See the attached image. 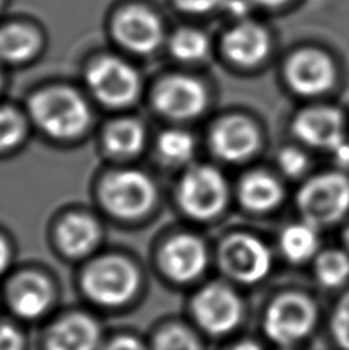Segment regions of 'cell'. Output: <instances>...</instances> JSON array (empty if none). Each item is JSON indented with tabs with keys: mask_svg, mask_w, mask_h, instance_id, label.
Instances as JSON below:
<instances>
[{
	"mask_svg": "<svg viewBox=\"0 0 349 350\" xmlns=\"http://www.w3.org/2000/svg\"><path fill=\"white\" fill-rule=\"evenodd\" d=\"M170 48L179 60L196 62L202 60L208 54L209 42L201 31L180 29L171 37Z\"/></svg>",
	"mask_w": 349,
	"mask_h": 350,
	"instance_id": "cell-26",
	"label": "cell"
},
{
	"mask_svg": "<svg viewBox=\"0 0 349 350\" xmlns=\"http://www.w3.org/2000/svg\"><path fill=\"white\" fill-rule=\"evenodd\" d=\"M294 133L309 146L335 151L344 145V118L337 109L311 108L297 116Z\"/></svg>",
	"mask_w": 349,
	"mask_h": 350,
	"instance_id": "cell-16",
	"label": "cell"
},
{
	"mask_svg": "<svg viewBox=\"0 0 349 350\" xmlns=\"http://www.w3.org/2000/svg\"><path fill=\"white\" fill-rule=\"evenodd\" d=\"M225 51L229 59L243 66L259 64L268 53V34L255 23H240L225 37Z\"/></svg>",
	"mask_w": 349,
	"mask_h": 350,
	"instance_id": "cell-19",
	"label": "cell"
},
{
	"mask_svg": "<svg viewBox=\"0 0 349 350\" xmlns=\"http://www.w3.org/2000/svg\"><path fill=\"white\" fill-rule=\"evenodd\" d=\"M102 350H148L146 346L143 345L140 340L134 338V336H117L109 342H107Z\"/></svg>",
	"mask_w": 349,
	"mask_h": 350,
	"instance_id": "cell-33",
	"label": "cell"
},
{
	"mask_svg": "<svg viewBox=\"0 0 349 350\" xmlns=\"http://www.w3.org/2000/svg\"><path fill=\"white\" fill-rule=\"evenodd\" d=\"M101 346L102 329L86 314L62 317L45 335L47 350H99Z\"/></svg>",
	"mask_w": 349,
	"mask_h": 350,
	"instance_id": "cell-15",
	"label": "cell"
},
{
	"mask_svg": "<svg viewBox=\"0 0 349 350\" xmlns=\"http://www.w3.org/2000/svg\"><path fill=\"white\" fill-rule=\"evenodd\" d=\"M335 155H337V160L341 166H349V148L345 145H341L339 149H335Z\"/></svg>",
	"mask_w": 349,
	"mask_h": 350,
	"instance_id": "cell-36",
	"label": "cell"
},
{
	"mask_svg": "<svg viewBox=\"0 0 349 350\" xmlns=\"http://www.w3.org/2000/svg\"><path fill=\"white\" fill-rule=\"evenodd\" d=\"M254 2L259 5H263V6H279V5L285 3L286 0H254Z\"/></svg>",
	"mask_w": 349,
	"mask_h": 350,
	"instance_id": "cell-39",
	"label": "cell"
},
{
	"mask_svg": "<svg viewBox=\"0 0 349 350\" xmlns=\"http://www.w3.org/2000/svg\"><path fill=\"white\" fill-rule=\"evenodd\" d=\"M82 291L92 303L118 308L140 289L142 277L134 262L122 255H107L91 262L82 273Z\"/></svg>",
	"mask_w": 349,
	"mask_h": 350,
	"instance_id": "cell-3",
	"label": "cell"
},
{
	"mask_svg": "<svg viewBox=\"0 0 349 350\" xmlns=\"http://www.w3.org/2000/svg\"><path fill=\"white\" fill-rule=\"evenodd\" d=\"M286 77L289 86L302 96H317L331 88L335 71L331 59L315 49L292 55L286 66Z\"/></svg>",
	"mask_w": 349,
	"mask_h": 350,
	"instance_id": "cell-12",
	"label": "cell"
},
{
	"mask_svg": "<svg viewBox=\"0 0 349 350\" xmlns=\"http://www.w3.org/2000/svg\"><path fill=\"white\" fill-rule=\"evenodd\" d=\"M155 186L139 171L111 174L103 181L102 202L111 215L120 220H137L146 215L155 203Z\"/></svg>",
	"mask_w": 349,
	"mask_h": 350,
	"instance_id": "cell-6",
	"label": "cell"
},
{
	"mask_svg": "<svg viewBox=\"0 0 349 350\" xmlns=\"http://www.w3.org/2000/svg\"><path fill=\"white\" fill-rule=\"evenodd\" d=\"M161 159L171 165L186 163L194 152V140L188 133L179 129H171L159 137L157 142Z\"/></svg>",
	"mask_w": 349,
	"mask_h": 350,
	"instance_id": "cell-25",
	"label": "cell"
},
{
	"mask_svg": "<svg viewBox=\"0 0 349 350\" xmlns=\"http://www.w3.org/2000/svg\"><path fill=\"white\" fill-rule=\"evenodd\" d=\"M228 185L223 175L211 166H196L179 183L177 202L186 215L194 220H213L228 203Z\"/></svg>",
	"mask_w": 349,
	"mask_h": 350,
	"instance_id": "cell-5",
	"label": "cell"
},
{
	"mask_svg": "<svg viewBox=\"0 0 349 350\" xmlns=\"http://www.w3.org/2000/svg\"><path fill=\"white\" fill-rule=\"evenodd\" d=\"M29 111L36 123L57 139H73L83 133L91 120L88 105L65 88L42 91L31 98Z\"/></svg>",
	"mask_w": 349,
	"mask_h": 350,
	"instance_id": "cell-4",
	"label": "cell"
},
{
	"mask_svg": "<svg viewBox=\"0 0 349 350\" xmlns=\"http://www.w3.org/2000/svg\"><path fill=\"white\" fill-rule=\"evenodd\" d=\"M231 350H263V349L254 341H243V342H239V345H235Z\"/></svg>",
	"mask_w": 349,
	"mask_h": 350,
	"instance_id": "cell-37",
	"label": "cell"
},
{
	"mask_svg": "<svg viewBox=\"0 0 349 350\" xmlns=\"http://www.w3.org/2000/svg\"><path fill=\"white\" fill-rule=\"evenodd\" d=\"M207 94L197 80L174 76L164 80L155 90L154 103L160 112L172 118H191L201 114Z\"/></svg>",
	"mask_w": 349,
	"mask_h": 350,
	"instance_id": "cell-13",
	"label": "cell"
},
{
	"mask_svg": "<svg viewBox=\"0 0 349 350\" xmlns=\"http://www.w3.org/2000/svg\"><path fill=\"white\" fill-rule=\"evenodd\" d=\"M143 142L145 131L139 122L131 118L111 123L103 137L105 148L116 157H133L143 148Z\"/></svg>",
	"mask_w": 349,
	"mask_h": 350,
	"instance_id": "cell-24",
	"label": "cell"
},
{
	"mask_svg": "<svg viewBox=\"0 0 349 350\" xmlns=\"http://www.w3.org/2000/svg\"><path fill=\"white\" fill-rule=\"evenodd\" d=\"M2 80H3V77H2V70H0V88H2Z\"/></svg>",
	"mask_w": 349,
	"mask_h": 350,
	"instance_id": "cell-40",
	"label": "cell"
},
{
	"mask_svg": "<svg viewBox=\"0 0 349 350\" xmlns=\"http://www.w3.org/2000/svg\"><path fill=\"white\" fill-rule=\"evenodd\" d=\"M219 261L229 278L242 284L263 281L272 269V254L263 241L251 234H233L222 243Z\"/></svg>",
	"mask_w": 349,
	"mask_h": 350,
	"instance_id": "cell-8",
	"label": "cell"
},
{
	"mask_svg": "<svg viewBox=\"0 0 349 350\" xmlns=\"http://www.w3.org/2000/svg\"><path fill=\"white\" fill-rule=\"evenodd\" d=\"M0 350H25L23 334L10 323H0Z\"/></svg>",
	"mask_w": 349,
	"mask_h": 350,
	"instance_id": "cell-31",
	"label": "cell"
},
{
	"mask_svg": "<svg viewBox=\"0 0 349 350\" xmlns=\"http://www.w3.org/2000/svg\"><path fill=\"white\" fill-rule=\"evenodd\" d=\"M285 350H291V349H285Z\"/></svg>",
	"mask_w": 349,
	"mask_h": 350,
	"instance_id": "cell-42",
	"label": "cell"
},
{
	"mask_svg": "<svg viewBox=\"0 0 349 350\" xmlns=\"http://www.w3.org/2000/svg\"><path fill=\"white\" fill-rule=\"evenodd\" d=\"M2 5H3V0H0V8H2Z\"/></svg>",
	"mask_w": 349,
	"mask_h": 350,
	"instance_id": "cell-41",
	"label": "cell"
},
{
	"mask_svg": "<svg viewBox=\"0 0 349 350\" xmlns=\"http://www.w3.org/2000/svg\"><path fill=\"white\" fill-rule=\"evenodd\" d=\"M183 11L188 12H207L222 5L225 0H176Z\"/></svg>",
	"mask_w": 349,
	"mask_h": 350,
	"instance_id": "cell-32",
	"label": "cell"
},
{
	"mask_svg": "<svg viewBox=\"0 0 349 350\" xmlns=\"http://www.w3.org/2000/svg\"><path fill=\"white\" fill-rule=\"evenodd\" d=\"M191 312L202 330L213 336H223L242 323L243 304L233 287L209 283L192 297Z\"/></svg>",
	"mask_w": 349,
	"mask_h": 350,
	"instance_id": "cell-7",
	"label": "cell"
},
{
	"mask_svg": "<svg viewBox=\"0 0 349 350\" xmlns=\"http://www.w3.org/2000/svg\"><path fill=\"white\" fill-rule=\"evenodd\" d=\"M277 161L282 172L291 178L300 177L308 167L307 155L297 148H285L283 151L279 154Z\"/></svg>",
	"mask_w": 349,
	"mask_h": 350,
	"instance_id": "cell-30",
	"label": "cell"
},
{
	"mask_svg": "<svg viewBox=\"0 0 349 350\" xmlns=\"http://www.w3.org/2000/svg\"><path fill=\"white\" fill-rule=\"evenodd\" d=\"M114 34L125 48L139 54H148L160 45L164 28L151 11L143 6H129L117 16Z\"/></svg>",
	"mask_w": 349,
	"mask_h": 350,
	"instance_id": "cell-11",
	"label": "cell"
},
{
	"mask_svg": "<svg viewBox=\"0 0 349 350\" xmlns=\"http://www.w3.org/2000/svg\"><path fill=\"white\" fill-rule=\"evenodd\" d=\"M239 197L246 209L265 214L274 211L283 202V186L266 172H251L242 180Z\"/></svg>",
	"mask_w": 349,
	"mask_h": 350,
	"instance_id": "cell-21",
	"label": "cell"
},
{
	"mask_svg": "<svg viewBox=\"0 0 349 350\" xmlns=\"http://www.w3.org/2000/svg\"><path fill=\"white\" fill-rule=\"evenodd\" d=\"M39 46V37L25 25L0 27V62L18 64L29 59Z\"/></svg>",
	"mask_w": 349,
	"mask_h": 350,
	"instance_id": "cell-23",
	"label": "cell"
},
{
	"mask_svg": "<svg viewBox=\"0 0 349 350\" xmlns=\"http://www.w3.org/2000/svg\"><path fill=\"white\" fill-rule=\"evenodd\" d=\"M211 145L222 160L242 161L259 146V133L245 117H228L217 123Z\"/></svg>",
	"mask_w": 349,
	"mask_h": 350,
	"instance_id": "cell-17",
	"label": "cell"
},
{
	"mask_svg": "<svg viewBox=\"0 0 349 350\" xmlns=\"http://www.w3.org/2000/svg\"><path fill=\"white\" fill-rule=\"evenodd\" d=\"M102 230L94 218L85 214L65 217L55 229V241L62 252L71 258H82L99 246Z\"/></svg>",
	"mask_w": 349,
	"mask_h": 350,
	"instance_id": "cell-18",
	"label": "cell"
},
{
	"mask_svg": "<svg viewBox=\"0 0 349 350\" xmlns=\"http://www.w3.org/2000/svg\"><path fill=\"white\" fill-rule=\"evenodd\" d=\"M160 262L168 278L190 283L201 277L208 266L207 246L194 235L180 234L161 249Z\"/></svg>",
	"mask_w": 349,
	"mask_h": 350,
	"instance_id": "cell-10",
	"label": "cell"
},
{
	"mask_svg": "<svg viewBox=\"0 0 349 350\" xmlns=\"http://www.w3.org/2000/svg\"><path fill=\"white\" fill-rule=\"evenodd\" d=\"M153 350H203L201 341L183 326H170L160 330L153 342Z\"/></svg>",
	"mask_w": 349,
	"mask_h": 350,
	"instance_id": "cell-28",
	"label": "cell"
},
{
	"mask_svg": "<svg viewBox=\"0 0 349 350\" xmlns=\"http://www.w3.org/2000/svg\"><path fill=\"white\" fill-rule=\"evenodd\" d=\"M320 243V230L303 220L286 226L279 239L280 252L286 261L296 266L314 261L322 251Z\"/></svg>",
	"mask_w": 349,
	"mask_h": 350,
	"instance_id": "cell-20",
	"label": "cell"
},
{
	"mask_svg": "<svg viewBox=\"0 0 349 350\" xmlns=\"http://www.w3.org/2000/svg\"><path fill=\"white\" fill-rule=\"evenodd\" d=\"M315 299L300 291H288L272 299L263 315V332L274 345L291 349L308 340L319 324Z\"/></svg>",
	"mask_w": 349,
	"mask_h": 350,
	"instance_id": "cell-1",
	"label": "cell"
},
{
	"mask_svg": "<svg viewBox=\"0 0 349 350\" xmlns=\"http://www.w3.org/2000/svg\"><path fill=\"white\" fill-rule=\"evenodd\" d=\"M313 273L323 289H341L349 283V252L345 247L323 249L313 261Z\"/></svg>",
	"mask_w": 349,
	"mask_h": 350,
	"instance_id": "cell-22",
	"label": "cell"
},
{
	"mask_svg": "<svg viewBox=\"0 0 349 350\" xmlns=\"http://www.w3.org/2000/svg\"><path fill=\"white\" fill-rule=\"evenodd\" d=\"M25 135V120L11 106H0V154L16 148Z\"/></svg>",
	"mask_w": 349,
	"mask_h": 350,
	"instance_id": "cell-27",
	"label": "cell"
},
{
	"mask_svg": "<svg viewBox=\"0 0 349 350\" xmlns=\"http://www.w3.org/2000/svg\"><path fill=\"white\" fill-rule=\"evenodd\" d=\"M86 80L94 96L105 105L123 106L139 96L140 79L134 68L114 57L96 60Z\"/></svg>",
	"mask_w": 349,
	"mask_h": 350,
	"instance_id": "cell-9",
	"label": "cell"
},
{
	"mask_svg": "<svg viewBox=\"0 0 349 350\" xmlns=\"http://www.w3.org/2000/svg\"><path fill=\"white\" fill-rule=\"evenodd\" d=\"M6 301L16 317L22 320H37L51 308L54 291L51 283L42 275L22 273L8 284Z\"/></svg>",
	"mask_w": 349,
	"mask_h": 350,
	"instance_id": "cell-14",
	"label": "cell"
},
{
	"mask_svg": "<svg viewBox=\"0 0 349 350\" xmlns=\"http://www.w3.org/2000/svg\"><path fill=\"white\" fill-rule=\"evenodd\" d=\"M341 243H344V247L349 252V221L345 224L344 230H341Z\"/></svg>",
	"mask_w": 349,
	"mask_h": 350,
	"instance_id": "cell-38",
	"label": "cell"
},
{
	"mask_svg": "<svg viewBox=\"0 0 349 350\" xmlns=\"http://www.w3.org/2000/svg\"><path fill=\"white\" fill-rule=\"evenodd\" d=\"M302 220L319 230L337 226L349 215V178L341 172H325L303 183L296 197Z\"/></svg>",
	"mask_w": 349,
	"mask_h": 350,
	"instance_id": "cell-2",
	"label": "cell"
},
{
	"mask_svg": "<svg viewBox=\"0 0 349 350\" xmlns=\"http://www.w3.org/2000/svg\"><path fill=\"white\" fill-rule=\"evenodd\" d=\"M12 261V249L3 234H0V277L6 273Z\"/></svg>",
	"mask_w": 349,
	"mask_h": 350,
	"instance_id": "cell-34",
	"label": "cell"
},
{
	"mask_svg": "<svg viewBox=\"0 0 349 350\" xmlns=\"http://www.w3.org/2000/svg\"><path fill=\"white\" fill-rule=\"evenodd\" d=\"M329 335L340 350H349V289L341 293L331 310Z\"/></svg>",
	"mask_w": 349,
	"mask_h": 350,
	"instance_id": "cell-29",
	"label": "cell"
},
{
	"mask_svg": "<svg viewBox=\"0 0 349 350\" xmlns=\"http://www.w3.org/2000/svg\"><path fill=\"white\" fill-rule=\"evenodd\" d=\"M228 11L235 17H245L249 12V5L246 0H225Z\"/></svg>",
	"mask_w": 349,
	"mask_h": 350,
	"instance_id": "cell-35",
	"label": "cell"
}]
</instances>
